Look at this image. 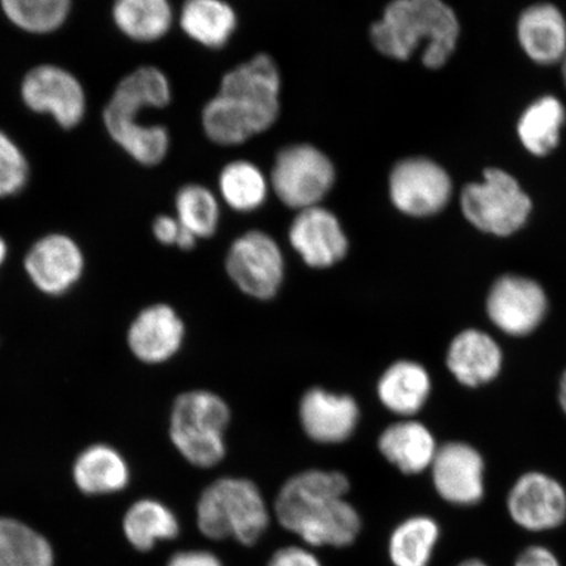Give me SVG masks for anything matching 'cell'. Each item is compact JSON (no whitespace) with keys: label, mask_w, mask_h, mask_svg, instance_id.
Here are the masks:
<instances>
[{"label":"cell","mask_w":566,"mask_h":566,"mask_svg":"<svg viewBox=\"0 0 566 566\" xmlns=\"http://www.w3.org/2000/svg\"><path fill=\"white\" fill-rule=\"evenodd\" d=\"M289 242L303 263L329 269L348 256L349 239L334 212L321 205L296 212L289 229Z\"/></svg>","instance_id":"obj_16"},{"label":"cell","mask_w":566,"mask_h":566,"mask_svg":"<svg viewBox=\"0 0 566 566\" xmlns=\"http://www.w3.org/2000/svg\"><path fill=\"white\" fill-rule=\"evenodd\" d=\"M124 534L132 546L148 552L157 543L172 541L180 534V522L163 502L144 499L127 509L123 521Z\"/></svg>","instance_id":"obj_25"},{"label":"cell","mask_w":566,"mask_h":566,"mask_svg":"<svg viewBox=\"0 0 566 566\" xmlns=\"http://www.w3.org/2000/svg\"><path fill=\"white\" fill-rule=\"evenodd\" d=\"M175 207L176 218L182 228L197 239H208L217 232L221 209L208 188L196 184L181 188L176 196Z\"/></svg>","instance_id":"obj_31"},{"label":"cell","mask_w":566,"mask_h":566,"mask_svg":"<svg viewBox=\"0 0 566 566\" xmlns=\"http://www.w3.org/2000/svg\"><path fill=\"white\" fill-rule=\"evenodd\" d=\"M271 523L263 493L253 481L221 478L211 483L197 502V526L212 541L233 537L253 546Z\"/></svg>","instance_id":"obj_6"},{"label":"cell","mask_w":566,"mask_h":566,"mask_svg":"<svg viewBox=\"0 0 566 566\" xmlns=\"http://www.w3.org/2000/svg\"><path fill=\"white\" fill-rule=\"evenodd\" d=\"M21 97L31 111L49 113L63 129H73L86 115V92L76 77L54 65L34 67L21 84Z\"/></svg>","instance_id":"obj_15"},{"label":"cell","mask_w":566,"mask_h":566,"mask_svg":"<svg viewBox=\"0 0 566 566\" xmlns=\"http://www.w3.org/2000/svg\"><path fill=\"white\" fill-rule=\"evenodd\" d=\"M186 324L167 303H154L140 310L126 332V344L133 357L145 365H161L182 348Z\"/></svg>","instance_id":"obj_17"},{"label":"cell","mask_w":566,"mask_h":566,"mask_svg":"<svg viewBox=\"0 0 566 566\" xmlns=\"http://www.w3.org/2000/svg\"><path fill=\"white\" fill-rule=\"evenodd\" d=\"M281 76L268 54H258L223 76L219 94L205 106V133L218 145L235 146L273 126L280 115Z\"/></svg>","instance_id":"obj_2"},{"label":"cell","mask_w":566,"mask_h":566,"mask_svg":"<svg viewBox=\"0 0 566 566\" xmlns=\"http://www.w3.org/2000/svg\"><path fill=\"white\" fill-rule=\"evenodd\" d=\"M153 233L160 244L177 247L182 233V226L175 217L159 216L153 223Z\"/></svg>","instance_id":"obj_36"},{"label":"cell","mask_w":566,"mask_h":566,"mask_svg":"<svg viewBox=\"0 0 566 566\" xmlns=\"http://www.w3.org/2000/svg\"><path fill=\"white\" fill-rule=\"evenodd\" d=\"M506 513L526 533H552L566 523V488L547 472L522 473L507 492Z\"/></svg>","instance_id":"obj_11"},{"label":"cell","mask_w":566,"mask_h":566,"mask_svg":"<svg viewBox=\"0 0 566 566\" xmlns=\"http://www.w3.org/2000/svg\"><path fill=\"white\" fill-rule=\"evenodd\" d=\"M562 66H563V76H564L565 86H566V53H565L564 59L562 61Z\"/></svg>","instance_id":"obj_41"},{"label":"cell","mask_w":566,"mask_h":566,"mask_svg":"<svg viewBox=\"0 0 566 566\" xmlns=\"http://www.w3.org/2000/svg\"><path fill=\"white\" fill-rule=\"evenodd\" d=\"M30 180V166L23 151L0 130V198L15 196Z\"/></svg>","instance_id":"obj_33"},{"label":"cell","mask_w":566,"mask_h":566,"mask_svg":"<svg viewBox=\"0 0 566 566\" xmlns=\"http://www.w3.org/2000/svg\"><path fill=\"white\" fill-rule=\"evenodd\" d=\"M7 258H9V245H7L6 240L0 237V271H2Z\"/></svg>","instance_id":"obj_39"},{"label":"cell","mask_w":566,"mask_h":566,"mask_svg":"<svg viewBox=\"0 0 566 566\" xmlns=\"http://www.w3.org/2000/svg\"><path fill=\"white\" fill-rule=\"evenodd\" d=\"M219 189L224 202L240 212L258 210L268 197L265 176L252 163L244 160L224 167L219 177Z\"/></svg>","instance_id":"obj_30"},{"label":"cell","mask_w":566,"mask_h":566,"mask_svg":"<svg viewBox=\"0 0 566 566\" xmlns=\"http://www.w3.org/2000/svg\"><path fill=\"white\" fill-rule=\"evenodd\" d=\"M513 566H563L560 557L544 544H531L515 557Z\"/></svg>","instance_id":"obj_34"},{"label":"cell","mask_w":566,"mask_h":566,"mask_svg":"<svg viewBox=\"0 0 566 566\" xmlns=\"http://www.w3.org/2000/svg\"><path fill=\"white\" fill-rule=\"evenodd\" d=\"M224 266L233 285L256 301L273 300L285 282V256L264 231L251 230L233 240Z\"/></svg>","instance_id":"obj_8"},{"label":"cell","mask_w":566,"mask_h":566,"mask_svg":"<svg viewBox=\"0 0 566 566\" xmlns=\"http://www.w3.org/2000/svg\"><path fill=\"white\" fill-rule=\"evenodd\" d=\"M180 24L190 39L219 49L228 44L237 28V15L223 0H187L182 6Z\"/></svg>","instance_id":"obj_26"},{"label":"cell","mask_w":566,"mask_h":566,"mask_svg":"<svg viewBox=\"0 0 566 566\" xmlns=\"http://www.w3.org/2000/svg\"><path fill=\"white\" fill-rule=\"evenodd\" d=\"M73 479L77 490L84 494L118 493L130 483V467L122 452L113 446L94 443L76 457Z\"/></svg>","instance_id":"obj_23"},{"label":"cell","mask_w":566,"mask_h":566,"mask_svg":"<svg viewBox=\"0 0 566 566\" xmlns=\"http://www.w3.org/2000/svg\"><path fill=\"white\" fill-rule=\"evenodd\" d=\"M438 448L440 446L427 424L413 419L389 424L378 440L380 454L409 476L429 471Z\"/></svg>","instance_id":"obj_20"},{"label":"cell","mask_w":566,"mask_h":566,"mask_svg":"<svg viewBox=\"0 0 566 566\" xmlns=\"http://www.w3.org/2000/svg\"><path fill=\"white\" fill-rule=\"evenodd\" d=\"M24 272L32 285L48 296H63L86 272V256L80 244L65 233L42 237L28 250Z\"/></svg>","instance_id":"obj_14"},{"label":"cell","mask_w":566,"mask_h":566,"mask_svg":"<svg viewBox=\"0 0 566 566\" xmlns=\"http://www.w3.org/2000/svg\"><path fill=\"white\" fill-rule=\"evenodd\" d=\"M433 381L427 367L412 359L389 365L377 385L378 399L389 412L412 419L430 399Z\"/></svg>","instance_id":"obj_21"},{"label":"cell","mask_w":566,"mask_h":566,"mask_svg":"<svg viewBox=\"0 0 566 566\" xmlns=\"http://www.w3.org/2000/svg\"><path fill=\"white\" fill-rule=\"evenodd\" d=\"M446 366L459 385L478 388L490 385L504 367V352L488 332L467 328L452 338Z\"/></svg>","instance_id":"obj_19"},{"label":"cell","mask_w":566,"mask_h":566,"mask_svg":"<svg viewBox=\"0 0 566 566\" xmlns=\"http://www.w3.org/2000/svg\"><path fill=\"white\" fill-rule=\"evenodd\" d=\"M167 566H223V564L209 551L190 549L177 552L169 558Z\"/></svg>","instance_id":"obj_37"},{"label":"cell","mask_w":566,"mask_h":566,"mask_svg":"<svg viewBox=\"0 0 566 566\" xmlns=\"http://www.w3.org/2000/svg\"><path fill=\"white\" fill-rule=\"evenodd\" d=\"M298 415L304 434L322 444L349 441L360 421V408L353 396L322 387L310 388L303 394Z\"/></svg>","instance_id":"obj_18"},{"label":"cell","mask_w":566,"mask_h":566,"mask_svg":"<svg viewBox=\"0 0 566 566\" xmlns=\"http://www.w3.org/2000/svg\"><path fill=\"white\" fill-rule=\"evenodd\" d=\"M113 20L127 38L153 42L167 34L174 12L168 0H115Z\"/></svg>","instance_id":"obj_27"},{"label":"cell","mask_w":566,"mask_h":566,"mask_svg":"<svg viewBox=\"0 0 566 566\" xmlns=\"http://www.w3.org/2000/svg\"><path fill=\"white\" fill-rule=\"evenodd\" d=\"M438 497L457 507H473L486 494V465L481 452L462 441L443 443L430 467Z\"/></svg>","instance_id":"obj_13"},{"label":"cell","mask_w":566,"mask_h":566,"mask_svg":"<svg viewBox=\"0 0 566 566\" xmlns=\"http://www.w3.org/2000/svg\"><path fill=\"white\" fill-rule=\"evenodd\" d=\"M231 409L209 389H190L177 396L169 413L168 433L175 449L197 469H212L228 454L226 431Z\"/></svg>","instance_id":"obj_5"},{"label":"cell","mask_w":566,"mask_h":566,"mask_svg":"<svg viewBox=\"0 0 566 566\" xmlns=\"http://www.w3.org/2000/svg\"><path fill=\"white\" fill-rule=\"evenodd\" d=\"M523 51L541 65L562 62L566 53V21L560 10L549 3L528 7L518 20Z\"/></svg>","instance_id":"obj_22"},{"label":"cell","mask_w":566,"mask_h":566,"mask_svg":"<svg viewBox=\"0 0 566 566\" xmlns=\"http://www.w3.org/2000/svg\"><path fill=\"white\" fill-rule=\"evenodd\" d=\"M7 19L30 33H52L63 24L71 10V0H0Z\"/></svg>","instance_id":"obj_32"},{"label":"cell","mask_w":566,"mask_h":566,"mask_svg":"<svg viewBox=\"0 0 566 566\" xmlns=\"http://www.w3.org/2000/svg\"><path fill=\"white\" fill-rule=\"evenodd\" d=\"M452 182L448 172L427 158L401 160L389 176V197L402 214L428 218L441 212L450 201Z\"/></svg>","instance_id":"obj_12"},{"label":"cell","mask_w":566,"mask_h":566,"mask_svg":"<svg viewBox=\"0 0 566 566\" xmlns=\"http://www.w3.org/2000/svg\"><path fill=\"white\" fill-rule=\"evenodd\" d=\"M335 180V167L327 155L311 145L283 148L275 158L271 177L280 201L296 211L321 205Z\"/></svg>","instance_id":"obj_9"},{"label":"cell","mask_w":566,"mask_h":566,"mask_svg":"<svg viewBox=\"0 0 566 566\" xmlns=\"http://www.w3.org/2000/svg\"><path fill=\"white\" fill-rule=\"evenodd\" d=\"M460 208L473 228L507 238L525 228L533 202L512 175L490 168L484 172L483 182L469 184L463 189Z\"/></svg>","instance_id":"obj_7"},{"label":"cell","mask_w":566,"mask_h":566,"mask_svg":"<svg viewBox=\"0 0 566 566\" xmlns=\"http://www.w3.org/2000/svg\"><path fill=\"white\" fill-rule=\"evenodd\" d=\"M268 566H323L313 552L298 546L283 547L275 552Z\"/></svg>","instance_id":"obj_35"},{"label":"cell","mask_w":566,"mask_h":566,"mask_svg":"<svg viewBox=\"0 0 566 566\" xmlns=\"http://www.w3.org/2000/svg\"><path fill=\"white\" fill-rule=\"evenodd\" d=\"M455 566H490L484 560H481L479 557H470L465 558V560L460 562Z\"/></svg>","instance_id":"obj_40"},{"label":"cell","mask_w":566,"mask_h":566,"mask_svg":"<svg viewBox=\"0 0 566 566\" xmlns=\"http://www.w3.org/2000/svg\"><path fill=\"white\" fill-rule=\"evenodd\" d=\"M349 490V479L339 471L296 473L275 499V516L311 547H348L363 527L357 509L345 499Z\"/></svg>","instance_id":"obj_1"},{"label":"cell","mask_w":566,"mask_h":566,"mask_svg":"<svg viewBox=\"0 0 566 566\" xmlns=\"http://www.w3.org/2000/svg\"><path fill=\"white\" fill-rule=\"evenodd\" d=\"M0 566H54L52 544L25 523L0 516Z\"/></svg>","instance_id":"obj_28"},{"label":"cell","mask_w":566,"mask_h":566,"mask_svg":"<svg viewBox=\"0 0 566 566\" xmlns=\"http://www.w3.org/2000/svg\"><path fill=\"white\" fill-rule=\"evenodd\" d=\"M459 32L455 12L443 0H392L371 25L370 39L379 53L399 61L427 42L423 65L441 69L455 52Z\"/></svg>","instance_id":"obj_3"},{"label":"cell","mask_w":566,"mask_h":566,"mask_svg":"<svg viewBox=\"0 0 566 566\" xmlns=\"http://www.w3.org/2000/svg\"><path fill=\"white\" fill-rule=\"evenodd\" d=\"M171 102L167 76L154 66L139 67L118 83L104 111V124L117 145L144 166L166 158L169 136L165 126L139 123L148 108H165Z\"/></svg>","instance_id":"obj_4"},{"label":"cell","mask_w":566,"mask_h":566,"mask_svg":"<svg viewBox=\"0 0 566 566\" xmlns=\"http://www.w3.org/2000/svg\"><path fill=\"white\" fill-rule=\"evenodd\" d=\"M558 405H560L563 412L566 415V370L563 373L560 381H558Z\"/></svg>","instance_id":"obj_38"},{"label":"cell","mask_w":566,"mask_h":566,"mask_svg":"<svg viewBox=\"0 0 566 566\" xmlns=\"http://www.w3.org/2000/svg\"><path fill=\"white\" fill-rule=\"evenodd\" d=\"M441 537L442 528L433 516H408L389 536V560L394 566H430Z\"/></svg>","instance_id":"obj_24"},{"label":"cell","mask_w":566,"mask_h":566,"mask_svg":"<svg viewBox=\"0 0 566 566\" xmlns=\"http://www.w3.org/2000/svg\"><path fill=\"white\" fill-rule=\"evenodd\" d=\"M549 301L539 282L521 274H504L492 283L485 301L486 316L511 337H526L541 327Z\"/></svg>","instance_id":"obj_10"},{"label":"cell","mask_w":566,"mask_h":566,"mask_svg":"<svg viewBox=\"0 0 566 566\" xmlns=\"http://www.w3.org/2000/svg\"><path fill=\"white\" fill-rule=\"evenodd\" d=\"M564 106L554 96H544L531 104L518 124L523 146L536 157H544L558 145L565 123Z\"/></svg>","instance_id":"obj_29"}]
</instances>
